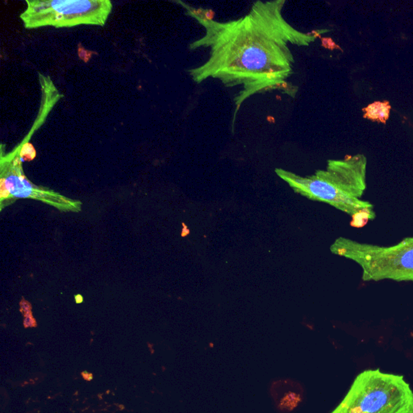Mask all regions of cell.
<instances>
[{
  "instance_id": "obj_1",
  "label": "cell",
  "mask_w": 413,
  "mask_h": 413,
  "mask_svg": "<svg viewBox=\"0 0 413 413\" xmlns=\"http://www.w3.org/2000/svg\"><path fill=\"white\" fill-rule=\"evenodd\" d=\"M179 4L205 30L189 49L210 50L203 64L188 70L192 80L200 84L215 79L226 87H240L234 98L233 131L240 107L254 95L278 90L295 97L298 87L288 82L295 63L290 45L309 46L319 33L301 32L290 25L283 14L285 0L257 1L246 15L226 22Z\"/></svg>"
},
{
  "instance_id": "obj_2",
  "label": "cell",
  "mask_w": 413,
  "mask_h": 413,
  "mask_svg": "<svg viewBox=\"0 0 413 413\" xmlns=\"http://www.w3.org/2000/svg\"><path fill=\"white\" fill-rule=\"evenodd\" d=\"M330 413H413V391L404 376L366 370Z\"/></svg>"
},
{
  "instance_id": "obj_3",
  "label": "cell",
  "mask_w": 413,
  "mask_h": 413,
  "mask_svg": "<svg viewBox=\"0 0 413 413\" xmlns=\"http://www.w3.org/2000/svg\"><path fill=\"white\" fill-rule=\"evenodd\" d=\"M330 251L357 263L365 282L392 280L413 283V237L388 246L340 237L331 245Z\"/></svg>"
},
{
  "instance_id": "obj_4",
  "label": "cell",
  "mask_w": 413,
  "mask_h": 413,
  "mask_svg": "<svg viewBox=\"0 0 413 413\" xmlns=\"http://www.w3.org/2000/svg\"><path fill=\"white\" fill-rule=\"evenodd\" d=\"M26 4L20 17L27 29L104 26L112 10L109 0H26Z\"/></svg>"
},
{
  "instance_id": "obj_5",
  "label": "cell",
  "mask_w": 413,
  "mask_h": 413,
  "mask_svg": "<svg viewBox=\"0 0 413 413\" xmlns=\"http://www.w3.org/2000/svg\"><path fill=\"white\" fill-rule=\"evenodd\" d=\"M17 199L37 200L62 212H79L83 206V203L77 199L66 197L47 187L36 186L28 180L23 169L20 145L8 154H4L2 145L0 159L1 210Z\"/></svg>"
},
{
  "instance_id": "obj_6",
  "label": "cell",
  "mask_w": 413,
  "mask_h": 413,
  "mask_svg": "<svg viewBox=\"0 0 413 413\" xmlns=\"http://www.w3.org/2000/svg\"><path fill=\"white\" fill-rule=\"evenodd\" d=\"M275 173L296 193L315 201L328 203L349 215L352 217L353 227H363L368 221L376 219L374 205L366 200L348 196L321 176L317 171L315 175L307 177L281 168L275 169Z\"/></svg>"
},
{
  "instance_id": "obj_7",
  "label": "cell",
  "mask_w": 413,
  "mask_h": 413,
  "mask_svg": "<svg viewBox=\"0 0 413 413\" xmlns=\"http://www.w3.org/2000/svg\"><path fill=\"white\" fill-rule=\"evenodd\" d=\"M391 109L388 101H376L363 109V117L372 121L386 124L390 117Z\"/></svg>"
}]
</instances>
